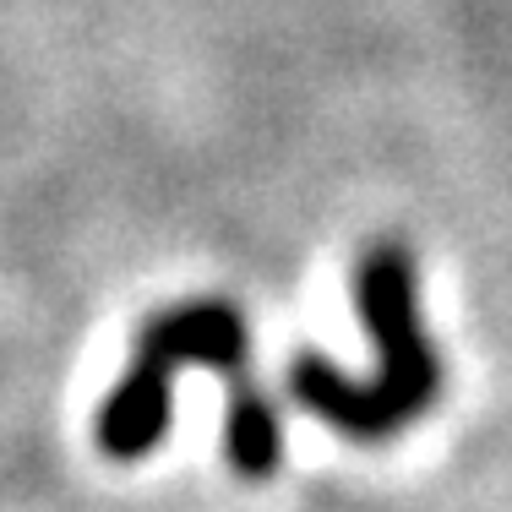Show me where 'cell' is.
Returning a JSON list of instances; mask_svg holds the SVG:
<instances>
[{
  "label": "cell",
  "mask_w": 512,
  "mask_h": 512,
  "mask_svg": "<svg viewBox=\"0 0 512 512\" xmlns=\"http://www.w3.org/2000/svg\"><path fill=\"white\" fill-rule=\"evenodd\" d=\"M180 365H202V371L224 376V453L246 480H267L284 463V420H278L273 398L256 387L246 316L229 300H186V306L148 316V327L137 333L131 371L120 376V387L99 409V447L109 458L131 463L164 442L169 382H175Z\"/></svg>",
  "instance_id": "1"
},
{
  "label": "cell",
  "mask_w": 512,
  "mask_h": 512,
  "mask_svg": "<svg viewBox=\"0 0 512 512\" xmlns=\"http://www.w3.org/2000/svg\"><path fill=\"white\" fill-rule=\"evenodd\" d=\"M355 306L365 333L376 338V360H382L376 376L355 382L322 355H295L289 360V398L349 442H393L442 393V365L420 327L414 256L398 240H376L371 251H360Z\"/></svg>",
  "instance_id": "2"
}]
</instances>
